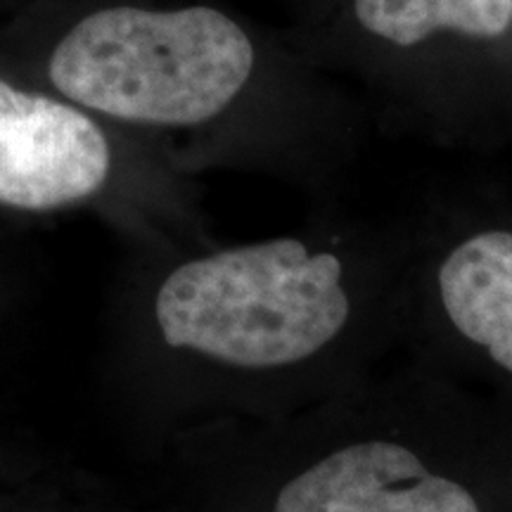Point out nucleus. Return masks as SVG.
<instances>
[{
	"label": "nucleus",
	"mask_w": 512,
	"mask_h": 512,
	"mask_svg": "<svg viewBox=\"0 0 512 512\" xmlns=\"http://www.w3.org/2000/svg\"><path fill=\"white\" fill-rule=\"evenodd\" d=\"M403 242L287 233L169 266L150 302L159 344L207 375L216 425L330 399L401 351Z\"/></svg>",
	"instance_id": "f257e3e1"
},
{
	"label": "nucleus",
	"mask_w": 512,
	"mask_h": 512,
	"mask_svg": "<svg viewBox=\"0 0 512 512\" xmlns=\"http://www.w3.org/2000/svg\"><path fill=\"white\" fill-rule=\"evenodd\" d=\"M209 441L259 512H489L486 489L512 475V403L399 351L330 399Z\"/></svg>",
	"instance_id": "f03ea898"
},
{
	"label": "nucleus",
	"mask_w": 512,
	"mask_h": 512,
	"mask_svg": "<svg viewBox=\"0 0 512 512\" xmlns=\"http://www.w3.org/2000/svg\"><path fill=\"white\" fill-rule=\"evenodd\" d=\"M254 46L207 5H110L50 41L46 79L81 110L145 128H197L226 114L254 72Z\"/></svg>",
	"instance_id": "7ed1b4c3"
},
{
	"label": "nucleus",
	"mask_w": 512,
	"mask_h": 512,
	"mask_svg": "<svg viewBox=\"0 0 512 512\" xmlns=\"http://www.w3.org/2000/svg\"><path fill=\"white\" fill-rule=\"evenodd\" d=\"M401 351L512 403V221L403 242Z\"/></svg>",
	"instance_id": "20e7f679"
},
{
	"label": "nucleus",
	"mask_w": 512,
	"mask_h": 512,
	"mask_svg": "<svg viewBox=\"0 0 512 512\" xmlns=\"http://www.w3.org/2000/svg\"><path fill=\"white\" fill-rule=\"evenodd\" d=\"M112 174L114 150L95 114L0 76V207H74Z\"/></svg>",
	"instance_id": "39448f33"
},
{
	"label": "nucleus",
	"mask_w": 512,
	"mask_h": 512,
	"mask_svg": "<svg viewBox=\"0 0 512 512\" xmlns=\"http://www.w3.org/2000/svg\"><path fill=\"white\" fill-rule=\"evenodd\" d=\"M370 34L411 48L441 29L470 38H498L510 29V0H356Z\"/></svg>",
	"instance_id": "423d86ee"
},
{
	"label": "nucleus",
	"mask_w": 512,
	"mask_h": 512,
	"mask_svg": "<svg viewBox=\"0 0 512 512\" xmlns=\"http://www.w3.org/2000/svg\"><path fill=\"white\" fill-rule=\"evenodd\" d=\"M510 27H512V0H510Z\"/></svg>",
	"instance_id": "0eeeda50"
}]
</instances>
